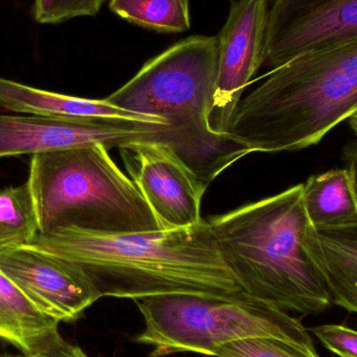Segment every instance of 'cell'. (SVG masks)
<instances>
[{
	"label": "cell",
	"mask_w": 357,
	"mask_h": 357,
	"mask_svg": "<svg viewBox=\"0 0 357 357\" xmlns=\"http://www.w3.org/2000/svg\"><path fill=\"white\" fill-rule=\"evenodd\" d=\"M0 357H31L29 356H26V354H21V356H15V354H0Z\"/></svg>",
	"instance_id": "cb8c5ba5"
},
{
	"label": "cell",
	"mask_w": 357,
	"mask_h": 357,
	"mask_svg": "<svg viewBox=\"0 0 357 357\" xmlns=\"http://www.w3.org/2000/svg\"><path fill=\"white\" fill-rule=\"evenodd\" d=\"M27 245L81 266L102 298L135 301L167 294L245 295L225 264L206 220L189 228L126 234L61 228L39 233Z\"/></svg>",
	"instance_id": "6da1fadb"
},
{
	"label": "cell",
	"mask_w": 357,
	"mask_h": 357,
	"mask_svg": "<svg viewBox=\"0 0 357 357\" xmlns=\"http://www.w3.org/2000/svg\"><path fill=\"white\" fill-rule=\"evenodd\" d=\"M271 6V0H232L228 18L216 36L218 77L210 123L218 133H228L245 87L264 64Z\"/></svg>",
	"instance_id": "9c48e42d"
},
{
	"label": "cell",
	"mask_w": 357,
	"mask_h": 357,
	"mask_svg": "<svg viewBox=\"0 0 357 357\" xmlns=\"http://www.w3.org/2000/svg\"><path fill=\"white\" fill-rule=\"evenodd\" d=\"M39 234L29 185L0 190V252L29 245Z\"/></svg>",
	"instance_id": "e0dca14e"
},
{
	"label": "cell",
	"mask_w": 357,
	"mask_h": 357,
	"mask_svg": "<svg viewBox=\"0 0 357 357\" xmlns=\"http://www.w3.org/2000/svg\"><path fill=\"white\" fill-rule=\"evenodd\" d=\"M356 142H357V140L356 139Z\"/></svg>",
	"instance_id": "d4e9b609"
},
{
	"label": "cell",
	"mask_w": 357,
	"mask_h": 357,
	"mask_svg": "<svg viewBox=\"0 0 357 357\" xmlns=\"http://www.w3.org/2000/svg\"><path fill=\"white\" fill-rule=\"evenodd\" d=\"M214 357H320L299 346L271 337H253L220 346Z\"/></svg>",
	"instance_id": "ac0fdd59"
},
{
	"label": "cell",
	"mask_w": 357,
	"mask_h": 357,
	"mask_svg": "<svg viewBox=\"0 0 357 357\" xmlns=\"http://www.w3.org/2000/svg\"><path fill=\"white\" fill-rule=\"evenodd\" d=\"M357 112V40L312 50L273 69L237 105L228 133L252 153L318 144Z\"/></svg>",
	"instance_id": "7a4b0ae2"
},
{
	"label": "cell",
	"mask_w": 357,
	"mask_h": 357,
	"mask_svg": "<svg viewBox=\"0 0 357 357\" xmlns=\"http://www.w3.org/2000/svg\"><path fill=\"white\" fill-rule=\"evenodd\" d=\"M106 0H35L33 19L41 24H58L77 17H94Z\"/></svg>",
	"instance_id": "d6986e66"
},
{
	"label": "cell",
	"mask_w": 357,
	"mask_h": 357,
	"mask_svg": "<svg viewBox=\"0 0 357 357\" xmlns=\"http://www.w3.org/2000/svg\"><path fill=\"white\" fill-rule=\"evenodd\" d=\"M119 150L160 230L189 228L203 222L201 204L208 186L169 146L158 142H136Z\"/></svg>",
	"instance_id": "ba28073f"
},
{
	"label": "cell",
	"mask_w": 357,
	"mask_h": 357,
	"mask_svg": "<svg viewBox=\"0 0 357 357\" xmlns=\"http://www.w3.org/2000/svg\"><path fill=\"white\" fill-rule=\"evenodd\" d=\"M109 8L128 22L158 33L190 29L189 0H110Z\"/></svg>",
	"instance_id": "2e32d148"
},
{
	"label": "cell",
	"mask_w": 357,
	"mask_h": 357,
	"mask_svg": "<svg viewBox=\"0 0 357 357\" xmlns=\"http://www.w3.org/2000/svg\"><path fill=\"white\" fill-rule=\"evenodd\" d=\"M135 302L144 321L136 342L151 346L152 357L184 352L213 356L220 346L253 337L281 340L317 352L300 320L245 295L167 294Z\"/></svg>",
	"instance_id": "8992f818"
},
{
	"label": "cell",
	"mask_w": 357,
	"mask_h": 357,
	"mask_svg": "<svg viewBox=\"0 0 357 357\" xmlns=\"http://www.w3.org/2000/svg\"><path fill=\"white\" fill-rule=\"evenodd\" d=\"M303 184L208 220L227 268L248 297L285 312L318 314L328 289L305 248Z\"/></svg>",
	"instance_id": "3957f363"
},
{
	"label": "cell",
	"mask_w": 357,
	"mask_h": 357,
	"mask_svg": "<svg viewBox=\"0 0 357 357\" xmlns=\"http://www.w3.org/2000/svg\"><path fill=\"white\" fill-rule=\"evenodd\" d=\"M357 40V0H275L264 65L273 69L312 50Z\"/></svg>",
	"instance_id": "30bf717a"
},
{
	"label": "cell",
	"mask_w": 357,
	"mask_h": 357,
	"mask_svg": "<svg viewBox=\"0 0 357 357\" xmlns=\"http://www.w3.org/2000/svg\"><path fill=\"white\" fill-rule=\"evenodd\" d=\"M312 333L329 351L340 357H357V331L344 325L327 324L312 328Z\"/></svg>",
	"instance_id": "ffe728a7"
},
{
	"label": "cell",
	"mask_w": 357,
	"mask_h": 357,
	"mask_svg": "<svg viewBox=\"0 0 357 357\" xmlns=\"http://www.w3.org/2000/svg\"><path fill=\"white\" fill-rule=\"evenodd\" d=\"M348 123H349V126L351 127L352 131L356 134L357 140V112L354 113V114L348 119Z\"/></svg>",
	"instance_id": "603a6c76"
},
{
	"label": "cell",
	"mask_w": 357,
	"mask_h": 357,
	"mask_svg": "<svg viewBox=\"0 0 357 357\" xmlns=\"http://www.w3.org/2000/svg\"><path fill=\"white\" fill-rule=\"evenodd\" d=\"M169 126L119 119H68L0 114V158L35 156L91 144L108 150L136 142H165Z\"/></svg>",
	"instance_id": "52a82bcc"
},
{
	"label": "cell",
	"mask_w": 357,
	"mask_h": 357,
	"mask_svg": "<svg viewBox=\"0 0 357 357\" xmlns=\"http://www.w3.org/2000/svg\"><path fill=\"white\" fill-rule=\"evenodd\" d=\"M0 270L38 310L60 323L77 320L102 298L81 266L31 245L0 252Z\"/></svg>",
	"instance_id": "8fae6325"
},
{
	"label": "cell",
	"mask_w": 357,
	"mask_h": 357,
	"mask_svg": "<svg viewBox=\"0 0 357 357\" xmlns=\"http://www.w3.org/2000/svg\"><path fill=\"white\" fill-rule=\"evenodd\" d=\"M59 324L38 310L0 270V339L31 356L60 335Z\"/></svg>",
	"instance_id": "5bb4252c"
},
{
	"label": "cell",
	"mask_w": 357,
	"mask_h": 357,
	"mask_svg": "<svg viewBox=\"0 0 357 357\" xmlns=\"http://www.w3.org/2000/svg\"><path fill=\"white\" fill-rule=\"evenodd\" d=\"M302 184V201L312 228L323 230L356 224L357 197L347 167L310 176Z\"/></svg>",
	"instance_id": "9a60e30c"
},
{
	"label": "cell",
	"mask_w": 357,
	"mask_h": 357,
	"mask_svg": "<svg viewBox=\"0 0 357 357\" xmlns=\"http://www.w3.org/2000/svg\"><path fill=\"white\" fill-rule=\"evenodd\" d=\"M344 160L346 162V167L349 169L354 181V190L357 197V142H350L343 150Z\"/></svg>",
	"instance_id": "7402d4cb"
},
{
	"label": "cell",
	"mask_w": 357,
	"mask_h": 357,
	"mask_svg": "<svg viewBox=\"0 0 357 357\" xmlns=\"http://www.w3.org/2000/svg\"><path fill=\"white\" fill-rule=\"evenodd\" d=\"M305 248L331 302L357 314V222L323 230L308 225Z\"/></svg>",
	"instance_id": "7c38bea8"
},
{
	"label": "cell",
	"mask_w": 357,
	"mask_h": 357,
	"mask_svg": "<svg viewBox=\"0 0 357 357\" xmlns=\"http://www.w3.org/2000/svg\"><path fill=\"white\" fill-rule=\"evenodd\" d=\"M218 67V37L191 36L149 60L106 98L123 110L165 121V144L206 186L250 154L210 123Z\"/></svg>",
	"instance_id": "277c9868"
},
{
	"label": "cell",
	"mask_w": 357,
	"mask_h": 357,
	"mask_svg": "<svg viewBox=\"0 0 357 357\" xmlns=\"http://www.w3.org/2000/svg\"><path fill=\"white\" fill-rule=\"evenodd\" d=\"M0 107L19 114L56 119H119L167 125L162 119L123 110L107 100H89L56 93L1 77Z\"/></svg>",
	"instance_id": "4fadbf2b"
},
{
	"label": "cell",
	"mask_w": 357,
	"mask_h": 357,
	"mask_svg": "<svg viewBox=\"0 0 357 357\" xmlns=\"http://www.w3.org/2000/svg\"><path fill=\"white\" fill-rule=\"evenodd\" d=\"M31 357H89L79 346L65 341L61 335H56L50 343Z\"/></svg>",
	"instance_id": "44dd1931"
},
{
	"label": "cell",
	"mask_w": 357,
	"mask_h": 357,
	"mask_svg": "<svg viewBox=\"0 0 357 357\" xmlns=\"http://www.w3.org/2000/svg\"><path fill=\"white\" fill-rule=\"evenodd\" d=\"M231 1H232V0H231Z\"/></svg>",
	"instance_id": "484cf974"
},
{
	"label": "cell",
	"mask_w": 357,
	"mask_h": 357,
	"mask_svg": "<svg viewBox=\"0 0 357 357\" xmlns=\"http://www.w3.org/2000/svg\"><path fill=\"white\" fill-rule=\"evenodd\" d=\"M104 144L31 156L29 185L39 233L77 228L98 234L160 230L131 178Z\"/></svg>",
	"instance_id": "5b68a950"
}]
</instances>
